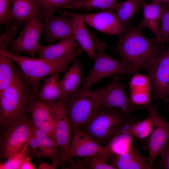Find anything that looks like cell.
I'll list each match as a JSON object with an SVG mask.
<instances>
[{
	"label": "cell",
	"instance_id": "6da1fadb",
	"mask_svg": "<svg viewBox=\"0 0 169 169\" xmlns=\"http://www.w3.org/2000/svg\"><path fill=\"white\" fill-rule=\"evenodd\" d=\"M14 78L0 95V125L5 128L29 117L33 102L38 99V88L31 85L22 71L13 65Z\"/></svg>",
	"mask_w": 169,
	"mask_h": 169
},
{
	"label": "cell",
	"instance_id": "7a4b0ae2",
	"mask_svg": "<svg viewBox=\"0 0 169 169\" xmlns=\"http://www.w3.org/2000/svg\"><path fill=\"white\" fill-rule=\"evenodd\" d=\"M142 28L129 25L121 35L113 52L118 54L121 61L129 65L136 73L151 60L163 53L164 43L156 38H146Z\"/></svg>",
	"mask_w": 169,
	"mask_h": 169
},
{
	"label": "cell",
	"instance_id": "3957f363",
	"mask_svg": "<svg viewBox=\"0 0 169 169\" xmlns=\"http://www.w3.org/2000/svg\"><path fill=\"white\" fill-rule=\"evenodd\" d=\"M84 51L80 46L72 55L55 59H35L16 55L10 51L6 53L19 66L30 84L38 88L43 78L54 73L65 71L74 58Z\"/></svg>",
	"mask_w": 169,
	"mask_h": 169
},
{
	"label": "cell",
	"instance_id": "277c9868",
	"mask_svg": "<svg viewBox=\"0 0 169 169\" xmlns=\"http://www.w3.org/2000/svg\"><path fill=\"white\" fill-rule=\"evenodd\" d=\"M130 116L119 108L100 107L91 120L81 127L99 145L104 147L122 128Z\"/></svg>",
	"mask_w": 169,
	"mask_h": 169
},
{
	"label": "cell",
	"instance_id": "5b68a950",
	"mask_svg": "<svg viewBox=\"0 0 169 169\" xmlns=\"http://www.w3.org/2000/svg\"><path fill=\"white\" fill-rule=\"evenodd\" d=\"M94 92L80 87L66 97L64 101L71 131L86 124L96 113L99 108Z\"/></svg>",
	"mask_w": 169,
	"mask_h": 169
},
{
	"label": "cell",
	"instance_id": "8992f818",
	"mask_svg": "<svg viewBox=\"0 0 169 169\" xmlns=\"http://www.w3.org/2000/svg\"><path fill=\"white\" fill-rule=\"evenodd\" d=\"M106 47L105 43L98 41L94 65L82 81V87L86 90H90L96 83L109 76L124 74L133 75L136 74L132 68L121 60H116L107 54L105 51Z\"/></svg>",
	"mask_w": 169,
	"mask_h": 169
},
{
	"label": "cell",
	"instance_id": "52a82bcc",
	"mask_svg": "<svg viewBox=\"0 0 169 169\" xmlns=\"http://www.w3.org/2000/svg\"><path fill=\"white\" fill-rule=\"evenodd\" d=\"M142 69L147 74L153 99L166 103L169 95V48Z\"/></svg>",
	"mask_w": 169,
	"mask_h": 169
},
{
	"label": "cell",
	"instance_id": "ba28073f",
	"mask_svg": "<svg viewBox=\"0 0 169 169\" xmlns=\"http://www.w3.org/2000/svg\"><path fill=\"white\" fill-rule=\"evenodd\" d=\"M125 86L116 75L106 86L95 91L94 96L98 108L105 106L119 108L131 115L138 107L134 105L127 96Z\"/></svg>",
	"mask_w": 169,
	"mask_h": 169
},
{
	"label": "cell",
	"instance_id": "9c48e42d",
	"mask_svg": "<svg viewBox=\"0 0 169 169\" xmlns=\"http://www.w3.org/2000/svg\"><path fill=\"white\" fill-rule=\"evenodd\" d=\"M42 17L40 14L37 13L29 18L18 38L12 41L9 49L10 52L16 55L24 52L32 58L34 57L40 46L39 43L40 37L44 32Z\"/></svg>",
	"mask_w": 169,
	"mask_h": 169
},
{
	"label": "cell",
	"instance_id": "30bf717a",
	"mask_svg": "<svg viewBox=\"0 0 169 169\" xmlns=\"http://www.w3.org/2000/svg\"><path fill=\"white\" fill-rule=\"evenodd\" d=\"M143 107L148 111L153 122L152 131L146 140L144 147L148 151L149 163L152 168L155 160L169 139V122L161 116L157 105L153 104L152 101Z\"/></svg>",
	"mask_w": 169,
	"mask_h": 169
},
{
	"label": "cell",
	"instance_id": "8fae6325",
	"mask_svg": "<svg viewBox=\"0 0 169 169\" xmlns=\"http://www.w3.org/2000/svg\"><path fill=\"white\" fill-rule=\"evenodd\" d=\"M32 127L29 117L19 123L4 128L0 139L1 157L8 159L20 151L29 139Z\"/></svg>",
	"mask_w": 169,
	"mask_h": 169
},
{
	"label": "cell",
	"instance_id": "7c38bea8",
	"mask_svg": "<svg viewBox=\"0 0 169 169\" xmlns=\"http://www.w3.org/2000/svg\"><path fill=\"white\" fill-rule=\"evenodd\" d=\"M72 136L67 154V162L74 157H95L106 162L110 158L104 147L99 145L86 132L79 127L72 131Z\"/></svg>",
	"mask_w": 169,
	"mask_h": 169
},
{
	"label": "cell",
	"instance_id": "4fadbf2b",
	"mask_svg": "<svg viewBox=\"0 0 169 169\" xmlns=\"http://www.w3.org/2000/svg\"><path fill=\"white\" fill-rule=\"evenodd\" d=\"M55 113V136L62 161H67V154L71 142V131L64 101H43Z\"/></svg>",
	"mask_w": 169,
	"mask_h": 169
},
{
	"label": "cell",
	"instance_id": "5bb4252c",
	"mask_svg": "<svg viewBox=\"0 0 169 169\" xmlns=\"http://www.w3.org/2000/svg\"><path fill=\"white\" fill-rule=\"evenodd\" d=\"M56 141L43 131L33 126L27 151L31 158H46L52 161H62Z\"/></svg>",
	"mask_w": 169,
	"mask_h": 169
},
{
	"label": "cell",
	"instance_id": "9a60e30c",
	"mask_svg": "<svg viewBox=\"0 0 169 169\" xmlns=\"http://www.w3.org/2000/svg\"><path fill=\"white\" fill-rule=\"evenodd\" d=\"M44 19L45 39L49 44L74 37L72 20L70 17L64 15L57 16L53 13L46 15Z\"/></svg>",
	"mask_w": 169,
	"mask_h": 169
},
{
	"label": "cell",
	"instance_id": "2e32d148",
	"mask_svg": "<svg viewBox=\"0 0 169 169\" xmlns=\"http://www.w3.org/2000/svg\"><path fill=\"white\" fill-rule=\"evenodd\" d=\"M114 10L81 15L85 23L95 29L107 34L121 35L124 31L120 20Z\"/></svg>",
	"mask_w": 169,
	"mask_h": 169
},
{
	"label": "cell",
	"instance_id": "e0dca14e",
	"mask_svg": "<svg viewBox=\"0 0 169 169\" xmlns=\"http://www.w3.org/2000/svg\"><path fill=\"white\" fill-rule=\"evenodd\" d=\"M134 138L124 153L113 155L108 160V164L115 169H151L148 157L139 151Z\"/></svg>",
	"mask_w": 169,
	"mask_h": 169
},
{
	"label": "cell",
	"instance_id": "ac0fdd59",
	"mask_svg": "<svg viewBox=\"0 0 169 169\" xmlns=\"http://www.w3.org/2000/svg\"><path fill=\"white\" fill-rule=\"evenodd\" d=\"M30 115L33 126L56 140L55 113L53 109L38 99L33 102Z\"/></svg>",
	"mask_w": 169,
	"mask_h": 169
},
{
	"label": "cell",
	"instance_id": "d6986e66",
	"mask_svg": "<svg viewBox=\"0 0 169 169\" xmlns=\"http://www.w3.org/2000/svg\"><path fill=\"white\" fill-rule=\"evenodd\" d=\"M62 15L70 17L72 20L74 38L86 52L89 56L94 59L97 53V43L99 40L93 34L90 33L81 14L60 11Z\"/></svg>",
	"mask_w": 169,
	"mask_h": 169
},
{
	"label": "cell",
	"instance_id": "ffe728a7",
	"mask_svg": "<svg viewBox=\"0 0 169 169\" xmlns=\"http://www.w3.org/2000/svg\"><path fill=\"white\" fill-rule=\"evenodd\" d=\"M164 7V3L157 1L153 0L151 3H148L142 0L143 17L138 27L142 29L145 27L148 28L153 33L155 38L160 41V22Z\"/></svg>",
	"mask_w": 169,
	"mask_h": 169
},
{
	"label": "cell",
	"instance_id": "44dd1931",
	"mask_svg": "<svg viewBox=\"0 0 169 169\" xmlns=\"http://www.w3.org/2000/svg\"><path fill=\"white\" fill-rule=\"evenodd\" d=\"M80 45L74 37L61 40L57 44L48 46L40 45L37 53L39 58L55 59L74 54Z\"/></svg>",
	"mask_w": 169,
	"mask_h": 169
},
{
	"label": "cell",
	"instance_id": "7402d4cb",
	"mask_svg": "<svg viewBox=\"0 0 169 169\" xmlns=\"http://www.w3.org/2000/svg\"><path fill=\"white\" fill-rule=\"evenodd\" d=\"M12 5L9 16L12 25L25 24L32 16L38 13L36 0H13Z\"/></svg>",
	"mask_w": 169,
	"mask_h": 169
},
{
	"label": "cell",
	"instance_id": "603a6c76",
	"mask_svg": "<svg viewBox=\"0 0 169 169\" xmlns=\"http://www.w3.org/2000/svg\"><path fill=\"white\" fill-rule=\"evenodd\" d=\"M83 64L78 59L74 60L72 65L59 82V85L64 101L66 97L80 86L83 81Z\"/></svg>",
	"mask_w": 169,
	"mask_h": 169
},
{
	"label": "cell",
	"instance_id": "cb8c5ba5",
	"mask_svg": "<svg viewBox=\"0 0 169 169\" xmlns=\"http://www.w3.org/2000/svg\"><path fill=\"white\" fill-rule=\"evenodd\" d=\"M132 118L128 119L121 130L105 146L106 152L110 157L121 154L126 151L134 138L131 134L130 128L134 120Z\"/></svg>",
	"mask_w": 169,
	"mask_h": 169
},
{
	"label": "cell",
	"instance_id": "d4e9b609",
	"mask_svg": "<svg viewBox=\"0 0 169 169\" xmlns=\"http://www.w3.org/2000/svg\"><path fill=\"white\" fill-rule=\"evenodd\" d=\"M60 73H54L46 79L41 86L38 95V99L43 101H64L59 85Z\"/></svg>",
	"mask_w": 169,
	"mask_h": 169
},
{
	"label": "cell",
	"instance_id": "484cf974",
	"mask_svg": "<svg viewBox=\"0 0 169 169\" xmlns=\"http://www.w3.org/2000/svg\"><path fill=\"white\" fill-rule=\"evenodd\" d=\"M142 0H127L117 3L114 10L116 12L121 22L124 32L129 19L137 14L141 8Z\"/></svg>",
	"mask_w": 169,
	"mask_h": 169
},
{
	"label": "cell",
	"instance_id": "4316f807",
	"mask_svg": "<svg viewBox=\"0 0 169 169\" xmlns=\"http://www.w3.org/2000/svg\"><path fill=\"white\" fill-rule=\"evenodd\" d=\"M12 60L6 52L0 51V95L14 79L15 75Z\"/></svg>",
	"mask_w": 169,
	"mask_h": 169
},
{
	"label": "cell",
	"instance_id": "83f0119b",
	"mask_svg": "<svg viewBox=\"0 0 169 169\" xmlns=\"http://www.w3.org/2000/svg\"><path fill=\"white\" fill-rule=\"evenodd\" d=\"M118 0H76L64 9H73L84 8L90 11L94 8L102 10L114 9Z\"/></svg>",
	"mask_w": 169,
	"mask_h": 169
},
{
	"label": "cell",
	"instance_id": "f1b7e54d",
	"mask_svg": "<svg viewBox=\"0 0 169 169\" xmlns=\"http://www.w3.org/2000/svg\"><path fill=\"white\" fill-rule=\"evenodd\" d=\"M70 166L71 169H115L104 160L95 157H82L81 159L77 157Z\"/></svg>",
	"mask_w": 169,
	"mask_h": 169
},
{
	"label": "cell",
	"instance_id": "f546056e",
	"mask_svg": "<svg viewBox=\"0 0 169 169\" xmlns=\"http://www.w3.org/2000/svg\"><path fill=\"white\" fill-rule=\"evenodd\" d=\"M153 128L152 118L149 115L141 121H136L135 119L131 125L130 131L134 138L143 140L151 134Z\"/></svg>",
	"mask_w": 169,
	"mask_h": 169
},
{
	"label": "cell",
	"instance_id": "4dcf8cb0",
	"mask_svg": "<svg viewBox=\"0 0 169 169\" xmlns=\"http://www.w3.org/2000/svg\"><path fill=\"white\" fill-rule=\"evenodd\" d=\"M39 6L38 13L42 17L54 13L59 8H64L76 0H36Z\"/></svg>",
	"mask_w": 169,
	"mask_h": 169
},
{
	"label": "cell",
	"instance_id": "1f68e13d",
	"mask_svg": "<svg viewBox=\"0 0 169 169\" xmlns=\"http://www.w3.org/2000/svg\"><path fill=\"white\" fill-rule=\"evenodd\" d=\"M29 139L30 137L25 145L18 152L7 159L5 162H0V169H20L21 164L27 155Z\"/></svg>",
	"mask_w": 169,
	"mask_h": 169
},
{
	"label": "cell",
	"instance_id": "d6a6232c",
	"mask_svg": "<svg viewBox=\"0 0 169 169\" xmlns=\"http://www.w3.org/2000/svg\"><path fill=\"white\" fill-rule=\"evenodd\" d=\"M129 86L130 91L151 90V84L148 77L137 73L133 75Z\"/></svg>",
	"mask_w": 169,
	"mask_h": 169
},
{
	"label": "cell",
	"instance_id": "836d02e7",
	"mask_svg": "<svg viewBox=\"0 0 169 169\" xmlns=\"http://www.w3.org/2000/svg\"><path fill=\"white\" fill-rule=\"evenodd\" d=\"M130 99L135 105L143 107L152 101L150 90L130 91Z\"/></svg>",
	"mask_w": 169,
	"mask_h": 169
},
{
	"label": "cell",
	"instance_id": "e575fe53",
	"mask_svg": "<svg viewBox=\"0 0 169 169\" xmlns=\"http://www.w3.org/2000/svg\"><path fill=\"white\" fill-rule=\"evenodd\" d=\"M160 28L161 41L169 43V5L164 4L163 12L161 18Z\"/></svg>",
	"mask_w": 169,
	"mask_h": 169
},
{
	"label": "cell",
	"instance_id": "d590c367",
	"mask_svg": "<svg viewBox=\"0 0 169 169\" xmlns=\"http://www.w3.org/2000/svg\"><path fill=\"white\" fill-rule=\"evenodd\" d=\"M12 2L13 0H0V23L4 25L7 30L12 25L9 16Z\"/></svg>",
	"mask_w": 169,
	"mask_h": 169
},
{
	"label": "cell",
	"instance_id": "8d00e7d4",
	"mask_svg": "<svg viewBox=\"0 0 169 169\" xmlns=\"http://www.w3.org/2000/svg\"><path fill=\"white\" fill-rule=\"evenodd\" d=\"M160 154L161 158L157 163V168L169 169V139L166 142Z\"/></svg>",
	"mask_w": 169,
	"mask_h": 169
},
{
	"label": "cell",
	"instance_id": "74e56055",
	"mask_svg": "<svg viewBox=\"0 0 169 169\" xmlns=\"http://www.w3.org/2000/svg\"><path fill=\"white\" fill-rule=\"evenodd\" d=\"M31 159L30 156L27 155L21 164L20 169H36L34 165L31 162Z\"/></svg>",
	"mask_w": 169,
	"mask_h": 169
},
{
	"label": "cell",
	"instance_id": "f35d334b",
	"mask_svg": "<svg viewBox=\"0 0 169 169\" xmlns=\"http://www.w3.org/2000/svg\"><path fill=\"white\" fill-rule=\"evenodd\" d=\"M60 161H52L51 164H48L45 162H41L39 165V169H55L58 165L61 162Z\"/></svg>",
	"mask_w": 169,
	"mask_h": 169
},
{
	"label": "cell",
	"instance_id": "ab89813d",
	"mask_svg": "<svg viewBox=\"0 0 169 169\" xmlns=\"http://www.w3.org/2000/svg\"><path fill=\"white\" fill-rule=\"evenodd\" d=\"M157 1L169 5V0H152Z\"/></svg>",
	"mask_w": 169,
	"mask_h": 169
},
{
	"label": "cell",
	"instance_id": "60d3db41",
	"mask_svg": "<svg viewBox=\"0 0 169 169\" xmlns=\"http://www.w3.org/2000/svg\"><path fill=\"white\" fill-rule=\"evenodd\" d=\"M166 103L168 104V109L169 111V95L168 96Z\"/></svg>",
	"mask_w": 169,
	"mask_h": 169
},
{
	"label": "cell",
	"instance_id": "b9f144b4",
	"mask_svg": "<svg viewBox=\"0 0 169 169\" xmlns=\"http://www.w3.org/2000/svg\"><path fill=\"white\" fill-rule=\"evenodd\" d=\"M79 0L80 1V0Z\"/></svg>",
	"mask_w": 169,
	"mask_h": 169
}]
</instances>
